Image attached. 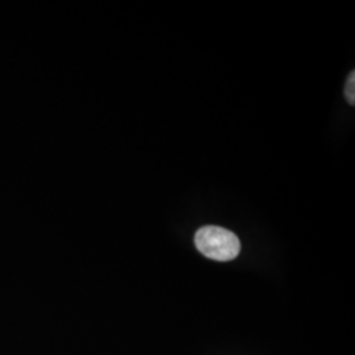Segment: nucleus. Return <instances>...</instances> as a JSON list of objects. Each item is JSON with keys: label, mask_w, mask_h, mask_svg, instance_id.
Listing matches in <instances>:
<instances>
[{"label": "nucleus", "mask_w": 355, "mask_h": 355, "mask_svg": "<svg viewBox=\"0 0 355 355\" xmlns=\"http://www.w3.org/2000/svg\"><path fill=\"white\" fill-rule=\"evenodd\" d=\"M195 245L207 258L220 262L232 261L241 252V242L233 232L214 225L196 232Z\"/></svg>", "instance_id": "1"}, {"label": "nucleus", "mask_w": 355, "mask_h": 355, "mask_svg": "<svg viewBox=\"0 0 355 355\" xmlns=\"http://www.w3.org/2000/svg\"><path fill=\"white\" fill-rule=\"evenodd\" d=\"M345 94H346V98H347V102L350 103L352 105L355 104V71H352V74L347 79V83H346V89H345Z\"/></svg>", "instance_id": "2"}]
</instances>
